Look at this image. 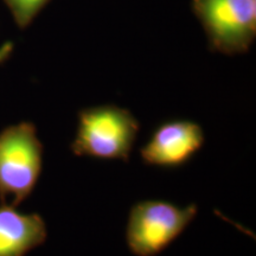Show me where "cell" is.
Instances as JSON below:
<instances>
[{
  "mask_svg": "<svg viewBox=\"0 0 256 256\" xmlns=\"http://www.w3.org/2000/svg\"><path fill=\"white\" fill-rule=\"evenodd\" d=\"M12 51H14V44L11 42H6V43L0 46V64L5 62L11 56Z\"/></svg>",
  "mask_w": 256,
  "mask_h": 256,
  "instance_id": "cell-8",
  "label": "cell"
},
{
  "mask_svg": "<svg viewBox=\"0 0 256 256\" xmlns=\"http://www.w3.org/2000/svg\"><path fill=\"white\" fill-rule=\"evenodd\" d=\"M5 2L11 8L17 23L20 26H25L30 23L34 16L46 0H5Z\"/></svg>",
  "mask_w": 256,
  "mask_h": 256,
  "instance_id": "cell-7",
  "label": "cell"
},
{
  "mask_svg": "<svg viewBox=\"0 0 256 256\" xmlns=\"http://www.w3.org/2000/svg\"><path fill=\"white\" fill-rule=\"evenodd\" d=\"M43 168V145L34 124L23 121L0 132V200L18 206L34 192Z\"/></svg>",
  "mask_w": 256,
  "mask_h": 256,
  "instance_id": "cell-2",
  "label": "cell"
},
{
  "mask_svg": "<svg viewBox=\"0 0 256 256\" xmlns=\"http://www.w3.org/2000/svg\"><path fill=\"white\" fill-rule=\"evenodd\" d=\"M140 122L130 110L113 104L82 110L70 150L78 156L128 162Z\"/></svg>",
  "mask_w": 256,
  "mask_h": 256,
  "instance_id": "cell-1",
  "label": "cell"
},
{
  "mask_svg": "<svg viewBox=\"0 0 256 256\" xmlns=\"http://www.w3.org/2000/svg\"><path fill=\"white\" fill-rule=\"evenodd\" d=\"M206 142L200 124L191 120H171L154 128L148 142L140 148L146 165L177 168L190 162Z\"/></svg>",
  "mask_w": 256,
  "mask_h": 256,
  "instance_id": "cell-5",
  "label": "cell"
},
{
  "mask_svg": "<svg viewBox=\"0 0 256 256\" xmlns=\"http://www.w3.org/2000/svg\"><path fill=\"white\" fill-rule=\"evenodd\" d=\"M46 238V220L38 214H23L5 203L0 206V256H25Z\"/></svg>",
  "mask_w": 256,
  "mask_h": 256,
  "instance_id": "cell-6",
  "label": "cell"
},
{
  "mask_svg": "<svg viewBox=\"0 0 256 256\" xmlns=\"http://www.w3.org/2000/svg\"><path fill=\"white\" fill-rule=\"evenodd\" d=\"M197 214V204L178 206L162 200L138 202L128 214L127 247L136 256L158 255L185 232Z\"/></svg>",
  "mask_w": 256,
  "mask_h": 256,
  "instance_id": "cell-3",
  "label": "cell"
},
{
  "mask_svg": "<svg viewBox=\"0 0 256 256\" xmlns=\"http://www.w3.org/2000/svg\"><path fill=\"white\" fill-rule=\"evenodd\" d=\"M216 49L240 52L250 46L256 30V0H196Z\"/></svg>",
  "mask_w": 256,
  "mask_h": 256,
  "instance_id": "cell-4",
  "label": "cell"
}]
</instances>
